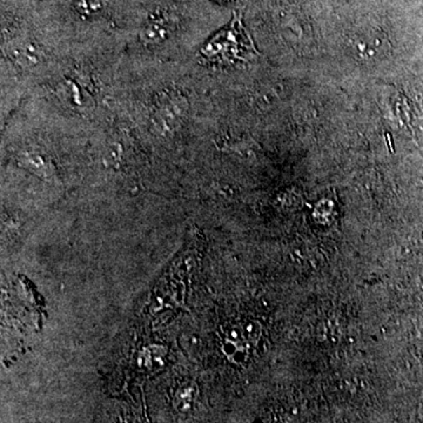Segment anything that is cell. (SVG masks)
I'll return each instance as SVG.
<instances>
[{
  "mask_svg": "<svg viewBox=\"0 0 423 423\" xmlns=\"http://www.w3.org/2000/svg\"><path fill=\"white\" fill-rule=\"evenodd\" d=\"M182 102H172L170 98L167 99V102H163L158 109V116L156 119L160 120V125H170L172 126L173 123L179 120L182 116V109H181Z\"/></svg>",
  "mask_w": 423,
  "mask_h": 423,
  "instance_id": "3957f363",
  "label": "cell"
},
{
  "mask_svg": "<svg viewBox=\"0 0 423 423\" xmlns=\"http://www.w3.org/2000/svg\"><path fill=\"white\" fill-rule=\"evenodd\" d=\"M106 0H78L76 10L81 15H95L105 8Z\"/></svg>",
  "mask_w": 423,
  "mask_h": 423,
  "instance_id": "277c9868",
  "label": "cell"
},
{
  "mask_svg": "<svg viewBox=\"0 0 423 423\" xmlns=\"http://www.w3.org/2000/svg\"><path fill=\"white\" fill-rule=\"evenodd\" d=\"M241 26L233 25L227 31L221 32L203 48L205 57L219 59L221 62H233L234 59H243V55L254 51L250 40L243 36Z\"/></svg>",
  "mask_w": 423,
  "mask_h": 423,
  "instance_id": "6da1fadb",
  "label": "cell"
},
{
  "mask_svg": "<svg viewBox=\"0 0 423 423\" xmlns=\"http://www.w3.org/2000/svg\"><path fill=\"white\" fill-rule=\"evenodd\" d=\"M170 33V22L163 17L153 19L145 26V29L141 33V39L146 43H161L166 39Z\"/></svg>",
  "mask_w": 423,
  "mask_h": 423,
  "instance_id": "7a4b0ae2",
  "label": "cell"
}]
</instances>
